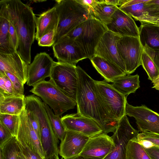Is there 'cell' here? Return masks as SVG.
<instances>
[{
	"instance_id": "obj_34",
	"label": "cell",
	"mask_w": 159,
	"mask_h": 159,
	"mask_svg": "<svg viewBox=\"0 0 159 159\" xmlns=\"http://www.w3.org/2000/svg\"><path fill=\"white\" fill-rule=\"evenodd\" d=\"M137 141L144 147L152 145L159 148V134L148 131L139 133Z\"/></svg>"
},
{
	"instance_id": "obj_4",
	"label": "cell",
	"mask_w": 159,
	"mask_h": 159,
	"mask_svg": "<svg viewBox=\"0 0 159 159\" xmlns=\"http://www.w3.org/2000/svg\"><path fill=\"white\" fill-rule=\"evenodd\" d=\"M108 30L104 24L92 16L80 24L65 36L75 41L90 59L101 38Z\"/></svg>"
},
{
	"instance_id": "obj_16",
	"label": "cell",
	"mask_w": 159,
	"mask_h": 159,
	"mask_svg": "<svg viewBox=\"0 0 159 159\" xmlns=\"http://www.w3.org/2000/svg\"><path fill=\"white\" fill-rule=\"evenodd\" d=\"M115 146L111 137L102 133L90 137L79 155L85 159H104Z\"/></svg>"
},
{
	"instance_id": "obj_36",
	"label": "cell",
	"mask_w": 159,
	"mask_h": 159,
	"mask_svg": "<svg viewBox=\"0 0 159 159\" xmlns=\"http://www.w3.org/2000/svg\"><path fill=\"white\" fill-rule=\"evenodd\" d=\"M56 30H53L42 36L38 41L39 46L50 47L54 44V37Z\"/></svg>"
},
{
	"instance_id": "obj_27",
	"label": "cell",
	"mask_w": 159,
	"mask_h": 159,
	"mask_svg": "<svg viewBox=\"0 0 159 159\" xmlns=\"http://www.w3.org/2000/svg\"><path fill=\"white\" fill-rule=\"evenodd\" d=\"M118 7L107 4L100 0H95L89 12L93 17L106 25L110 21L111 17Z\"/></svg>"
},
{
	"instance_id": "obj_35",
	"label": "cell",
	"mask_w": 159,
	"mask_h": 159,
	"mask_svg": "<svg viewBox=\"0 0 159 159\" xmlns=\"http://www.w3.org/2000/svg\"><path fill=\"white\" fill-rule=\"evenodd\" d=\"M3 73H5L9 78L16 93L20 96H25L24 84L22 81L15 75L8 71H5Z\"/></svg>"
},
{
	"instance_id": "obj_2",
	"label": "cell",
	"mask_w": 159,
	"mask_h": 159,
	"mask_svg": "<svg viewBox=\"0 0 159 159\" xmlns=\"http://www.w3.org/2000/svg\"><path fill=\"white\" fill-rule=\"evenodd\" d=\"M9 19L16 31L19 43L16 52L29 65L31 61V46L35 39L36 17L32 8L19 0H5Z\"/></svg>"
},
{
	"instance_id": "obj_25",
	"label": "cell",
	"mask_w": 159,
	"mask_h": 159,
	"mask_svg": "<svg viewBox=\"0 0 159 159\" xmlns=\"http://www.w3.org/2000/svg\"><path fill=\"white\" fill-rule=\"evenodd\" d=\"M111 84L113 87L123 95L127 97L134 93L140 87L139 76L127 75L116 79Z\"/></svg>"
},
{
	"instance_id": "obj_5",
	"label": "cell",
	"mask_w": 159,
	"mask_h": 159,
	"mask_svg": "<svg viewBox=\"0 0 159 159\" xmlns=\"http://www.w3.org/2000/svg\"><path fill=\"white\" fill-rule=\"evenodd\" d=\"M30 91L39 97L60 116L68 110L73 109L76 103L61 91L50 80L36 84Z\"/></svg>"
},
{
	"instance_id": "obj_20",
	"label": "cell",
	"mask_w": 159,
	"mask_h": 159,
	"mask_svg": "<svg viewBox=\"0 0 159 159\" xmlns=\"http://www.w3.org/2000/svg\"><path fill=\"white\" fill-rule=\"evenodd\" d=\"M9 14L5 0L0 1V53L11 54L16 52L9 39Z\"/></svg>"
},
{
	"instance_id": "obj_21",
	"label": "cell",
	"mask_w": 159,
	"mask_h": 159,
	"mask_svg": "<svg viewBox=\"0 0 159 159\" xmlns=\"http://www.w3.org/2000/svg\"><path fill=\"white\" fill-rule=\"evenodd\" d=\"M90 60L93 66L107 82H113L127 75L116 65L98 56L95 55Z\"/></svg>"
},
{
	"instance_id": "obj_43",
	"label": "cell",
	"mask_w": 159,
	"mask_h": 159,
	"mask_svg": "<svg viewBox=\"0 0 159 159\" xmlns=\"http://www.w3.org/2000/svg\"><path fill=\"white\" fill-rule=\"evenodd\" d=\"M103 2L107 4L115 6H121L123 2V0H100Z\"/></svg>"
},
{
	"instance_id": "obj_3",
	"label": "cell",
	"mask_w": 159,
	"mask_h": 159,
	"mask_svg": "<svg viewBox=\"0 0 159 159\" xmlns=\"http://www.w3.org/2000/svg\"><path fill=\"white\" fill-rule=\"evenodd\" d=\"M55 1V7L59 20L54 37L55 43L75 27L92 16L89 10L77 0Z\"/></svg>"
},
{
	"instance_id": "obj_41",
	"label": "cell",
	"mask_w": 159,
	"mask_h": 159,
	"mask_svg": "<svg viewBox=\"0 0 159 159\" xmlns=\"http://www.w3.org/2000/svg\"><path fill=\"white\" fill-rule=\"evenodd\" d=\"M25 110L31 123L39 139V126L38 120L36 116L32 112L26 110Z\"/></svg>"
},
{
	"instance_id": "obj_9",
	"label": "cell",
	"mask_w": 159,
	"mask_h": 159,
	"mask_svg": "<svg viewBox=\"0 0 159 159\" xmlns=\"http://www.w3.org/2000/svg\"><path fill=\"white\" fill-rule=\"evenodd\" d=\"M119 52L125 64L127 75L133 73L141 64L144 51L139 38L121 37L117 43Z\"/></svg>"
},
{
	"instance_id": "obj_11",
	"label": "cell",
	"mask_w": 159,
	"mask_h": 159,
	"mask_svg": "<svg viewBox=\"0 0 159 159\" xmlns=\"http://www.w3.org/2000/svg\"><path fill=\"white\" fill-rule=\"evenodd\" d=\"M125 115L134 117L141 131H148L159 134V114L145 105L133 106L126 102Z\"/></svg>"
},
{
	"instance_id": "obj_29",
	"label": "cell",
	"mask_w": 159,
	"mask_h": 159,
	"mask_svg": "<svg viewBox=\"0 0 159 159\" xmlns=\"http://www.w3.org/2000/svg\"><path fill=\"white\" fill-rule=\"evenodd\" d=\"M21 151L16 137L13 136L0 148V154L2 159H17Z\"/></svg>"
},
{
	"instance_id": "obj_33",
	"label": "cell",
	"mask_w": 159,
	"mask_h": 159,
	"mask_svg": "<svg viewBox=\"0 0 159 159\" xmlns=\"http://www.w3.org/2000/svg\"><path fill=\"white\" fill-rule=\"evenodd\" d=\"M0 96H21L15 91L12 83L5 73H0Z\"/></svg>"
},
{
	"instance_id": "obj_49",
	"label": "cell",
	"mask_w": 159,
	"mask_h": 159,
	"mask_svg": "<svg viewBox=\"0 0 159 159\" xmlns=\"http://www.w3.org/2000/svg\"><path fill=\"white\" fill-rule=\"evenodd\" d=\"M69 159H85L80 155H79Z\"/></svg>"
},
{
	"instance_id": "obj_12",
	"label": "cell",
	"mask_w": 159,
	"mask_h": 159,
	"mask_svg": "<svg viewBox=\"0 0 159 159\" xmlns=\"http://www.w3.org/2000/svg\"><path fill=\"white\" fill-rule=\"evenodd\" d=\"M120 37L107 30L102 36L96 46L94 56H98L115 64L127 74L125 64L117 46V43Z\"/></svg>"
},
{
	"instance_id": "obj_17",
	"label": "cell",
	"mask_w": 159,
	"mask_h": 159,
	"mask_svg": "<svg viewBox=\"0 0 159 159\" xmlns=\"http://www.w3.org/2000/svg\"><path fill=\"white\" fill-rule=\"evenodd\" d=\"M105 25L108 30L120 37L139 38V28L134 20L118 7L112 15L109 22Z\"/></svg>"
},
{
	"instance_id": "obj_8",
	"label": "cell",
	"mask_w": 159,
	"mask_h": 159,
	"mask_svg": "<svg viewBox=\"0 0 159 159\" xmlns=\"http://www.w3.org/2000/svg\"><path fill=\"white\" fill-rule=\"evenodd\" d=\"M130 124L125 115L120 120L118 125L111 136L115 144L112 151L104 159H126L127 147L130 141L137 139L139 134Z\"/></svg>"
},
{
	"instance_id": "obj_19",
	"label": "cell",
	"mask_w": 159,
	"mask_h": 159,
	"mask_svg": "<svg viewBox=\"0 0 159 159\" xmlns=\"http://www.w3.org/2000/svg\"><path fill=\"white\" fill-rule=\"evenodd\" d=\"M28 65L16 52L11 54L0 53V73L8 71L16 76L24 84L27 81Z\"/></svg>"
},
{
	"instance_id": "obj_48",
	"label": "cell",
	"mask_w": 159,
	"mask_h": 159,
	"mask_svg": "<svg viewBox=\"0 0 159 159\" xmlns=\"http://www.w3.org/2000/svg\"><path fill=\"white\" fill-rule=\"evenodd\" d=\"M152 23L155 24L159 25V17L156 19L154 21H153Z\"/></svg>"
},
{
	"instance_id": "obj_10",
	"label": "cell",
	"mask_w": 159,
	"mask_h": 159,
	"mask_svg": "<svg viewBox=\"0 0 159 159\" xmlns=\"http://www.w3.org/2000/svg\"><path fill=\"white\" fill-rule=\"evenodd\" d=\"M54 56L58 62L74 65L87 58L85 53L74 40L64 36L53 46Z\"/></svg>"
},
{
	"instance_id": "obj_7",
	"label": "cell",
	"mask_w": 159,
	"mask_h": 159,
	"mask_svg": "<svg viewBox=\"0 0 159 159\" xmlns=\"http://www.w3.org/2000/svg\"><path fill=\"white\" fill-rule=\"evenodd\" d=\"M96 89L101 97L111 120L119 123L125 115L127 97L115 89L105 80H94Z\"/></svg>"
},
{
	"instance_id": "obj_47",
	"label": "cell",
	"mask_w": 159,
	"mask_h": 159,
	"mask_svg": "<svg viewBox=\"0 0 159 159\" xmlns=\"http://www.w3.org/2000/svg\"><path fill=\"white\" fill-rule=\"evenodd\" d=\"M47 159H59L58 155H53Z\"/></svg>"
},
{
	"instance_id": "obj_44",
	"label": "cell",
	"mask_w": 159,
	"mask_h": 159,
	"mask_svg": "<svg viewBox=\"0 0 159 159\" xmlns=\"http://www.w3.org/2000/svg\"><path fill=\"white\" fill-rule=\"evenodd\" d=\"M152 83L153 84L152 88L159 90V75Z\"/></svg>"
},
{
	"instance_id": "obj_14",
	"label": "cell",
	"mask_w": 159,
	"mask_h": 159,
	"mask_svg": "<svg viewBox=\"0 0 159 159\" xmlns=\"http://www.w3.org/2000/svg\"><path fill=\"white\" fill-rule=\"evenodd\" d=\"M20 121L16 138L22 145L39 153L45 159L44 153L39 137L34 129L25 108L19 115Z\"/></svg>"
},
{
	"instance_id": "obj_39",
	"label": "cell",
	"mask_w": 159,
	"mask_h": 159,
	"mask_svg": "<svg viewBox=\"0 0 159 159\" xmlns=\"http://www.w3.org/2000/svg\"><path fill=\"white\" fill-rule=\"evenodd\" d=\"M13 135L9 130L0 123V148H1Z\"/></svg>"
},
{
	"instance_id": "obj_45",
	"label": "cell",
	"mask_w": 159,
	"mask_h": 159,
	"mask_svg": "<svg viewBox=\"0 0 159 159\" xmlns=\"http://www.w3.org/2000/svg\"><path fill=\"white\" fill-rule=\"evenodd\" d=\"M149 2L159 7V0H149Z\"/></svg>"
},
{
	"instance_id": "obj_22",
	"label": "cell",
	"mask_w": 159,
	"mask_h": 159,
	"mask_svg": "<svg viewBox=\"0 0 159 159\" xmlns=\"http://www.w3.org/2000/svg\"><path fill=\"white\" fill-rule=\"evenodd\" d=\"M58 20L55 6L40 14L36 18L35 39L38 41L42 36L51 30H56Z\"/></svg>"
},
{
	"instance_id": "obj_23",
	"label": "cell",
	"mask_w": 159,
	"mask_h": 159,
	"mask_svg": "<svg viewBox=\"0 0 159 159\" xmlns=\"http://www.w3.org/2000/svg\"><path fill=\"white\" fill-rule=\"evenodd\" d=\"M139 28V38L143 47L147 46L159 50V25L149 23H141Z\"/></svg>"
},
{
	"instance_id": "obj_24",
	"label": "cell",
	"mask_w": 159,
	"mask_h": 159,
	"mask_svg": "<svg viewBox=\"0 0 159 159\" xmlns=\"http://www.w3.org/2000/svg\"><path fill=\"white\" fill-rule=\"evenodd\" d=\"M124 0L123 4L118 7L121 10L133 17L136 20L139 21L141 23H150L154 18L150 16L148 12L146 2L129 4Z\"/></svg>"
},
{
	"instance_id": "obj_38",
	"label": "cell",
	"mask_w": 159,
	"mask_h": 159,
	"mask_svg": "<svg viewBox=\"0 0 159 159\" xmlns=\"http://www.w3.org/2000/svg\"><path fill=\"white\" fill-rule=\"evenodd\" d=\"M9 36L11 43L16 51L18 45L19 39L15 27L10 20Z\"/></svg>"
},
{
	"instance_id": "obj_15",
	"label": "cell",
	"mask_w": 159,
	"mask_h": 159,
	"mask_svg": "<svg viewBox=\"0 0 159 159\" xmlns=\"http://www.w3.org/2000/svg\"><path fill=\"white\" fill-rule=\"evenodd\" d=\"M55 62L45 52L38 53L32 63L29 65L27 84L34 86L50 76Z\"/></svg>"
},
{
	"instance_id": "obj_28",
	"label": "cell",
	"mask_w": 159,
	"mask_h": 159,
	"mask_svg": "<svg viewBox=\"0 0 159 159\" xmlns=\"http://www.w3.org/2000/svg\"><path fill=\"white\" fill-rule=\"evenodd\" d=\"M126 159H151L144 147L137 139L129 141L127 147Z\"/></svg>"
},
{
	"instance_id": "obj_18",
	"label": "cell",
	"mask_w": 159,
	"mask_h": 159,
	"mask_svg": "<svg viewBox=\"0 0 159 159\" xmlns=\"http://www.w3.org/2000/svg\"><path fill=\"white\" fill-rule=\"evenodd\" d=\"M90 138L78 132L66 130L60 144L59 154L64 159L79 155Z\"/></svg>"
},
{
	"instance_id": "obj_31",
	"label": "cell",
	"mask_w": 159,
	"mask_h": 159,
	"mask_svg": "<svg viewBox=\"0 0 159 159\" xmlns=\"http://www.w3.org/2000/svg\"><path fill=\"white\" fill-rule=\"evenodd\" d=\"M141 64L148 75V79L152 82L159 75V71L152 59L144 50L142 56Z\"/></svg>"
},
{
	"instance_id": "obj_40",
	"label": "cell",
	"mask_w": 159,
	"mask_h": 159,
	"mask_svg": "<svg viewBox=\"0 0 159 159\" xmlns=\"http://www.w3.org/2000/svg\"><path fill=\"white\" fill-rule=\"evenodd\" d=\"M144 50L152 59L159 71V50H154L147 46L143 47Z\"/></svg>"
},
{
	"instance_id": "obj_37",
	"label": "cell",
	"mask_w": 159,
	"mask_h": 159,
	"mask_svg": "<svg viewBox=\"0 0 159 159\" xmlns=\"http://www.w3.org/2000/svg\"><path fill=\"white\" fill-rule=\"evenodd\" d=\"M18 143L21 152L25 159H45L38 152L26 146H23Z\"/></svg>"
},
{
	"instance_id": "obj_30",
	"label": "cell",
	"mask_w": 159,
	"mask_h": 159,
	"mask_svg": "<svg viewBox=\"0 0 159 159\" xmlns=\"http://www.w3.org/2000/svg\"><path fill=\"white\" fill-rule=\"evenodd\" d=\"M44 106L49 118L53 130L58 139L61 142L64 139L66 134V130L60 116L53 113L49 106L44 103Z\"/></svg>"
},
{
	"instance_id": "obj_6",
	"label": "cell",
	"mask_w": 159,
	"mask_h": 159,
	"mask_svg": "<svg viewBox=\"0 0 159 159\" xmlns=\"http://www.w3.org/2000/svg\"><path fill=\"white\" fill-rule=\"evenodd\" d=\"M50 78L61 91L76 102L78 76L76 65L55 62Z\"/></svg>"
},
{
	"instance_id": "obj_1",
	"label": "cell",
	"mask_w": 159,
	"mask_h": 159,
	"mask_svg": "<svg viewBox=\"0 0 159 159\" xmlns=\"http://www.w3.org/2000/svg\"><path fill=\"white\" fill-rule=\"evenodd\" d=\"M78 82L76 95L77 113L94 120L107 134L114 133L119 123L112 121L94 82L80 66H76Z\"/></svg>"
},
{
	"instance_id": "obj_26",
	"label": "cell",
	"mask_w": 159,
	"mask_h": 159,
	"mask_svg": "<svg viewBox=\"0 0 159 159\" xmlns=\"http://www.w3.org/2000/svg\"><path fill=\"white\" fill-rule=\"evenodd\" d=\"M25 96H0V114L19 116L24 108Z\"/></svg>"
},
{
	"instance_id": "obj_32",
	"label": "cell",
	"mask_w": 159,
	"mask_h": 159,
	"mask_svg": "<svg viewBox=\"0 0 159 159\" xmlns=\"http://www.w3.org/2000/svg\"><path fill=\"white\" fill-rule=\"evenodd\" d=\"M19 121V116L0 114V123L7 128L13 136H16Z\"/></svg>"
},
{
	"instance_id": "obj_42",
	"label": "cell",
	"mask_w": 159,
	"mask_h": 159,
	"mask_svg": "<svg viewBox=\"0 0 159 159\" xmlns=\"http://www.w3.org/2000/svg\"><path fill=\"white\" fill-rule=\"evenodd\" d=\"M151 159H159V148L154 146L144 147Z\"/></svg>"
},
{
	"instance_id": "obj_13",
	"label": "cell",
	"mask_w": 159,
	"mask_h": 159,
	"mask_svg": "<svg viewBox=\"0 0 159 159\" xmlns=\"http://www.w3.org/2000/svg\"><path fill=\"white\" fill-rule=\"evenodd\" d=\"M66 129L81 133L91 137L103 133V130L93 119L78 113L67 114L61 118Z\"/></svg>"
},
{
	"instance_id": "obj_46",
	"label": "cell",
	"mask_w": 159,
	"mask_h": 159,
	"mask_svg": "<svg viewBox=\"0 0 159 159\" xmlns=\"http://www.w3.org/2000/svg\"><path fill=\"white\" fill-rule=\"evenodd\" d=\"M17 159H25L21 151L19 153L18 155Z\"/></svg>"
}]
</instances>
